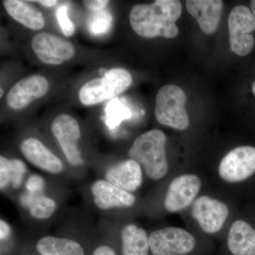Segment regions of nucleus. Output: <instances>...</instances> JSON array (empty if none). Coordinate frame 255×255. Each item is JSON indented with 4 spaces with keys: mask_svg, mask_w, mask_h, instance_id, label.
Instances as JSON below:
<instances>
[{
    "mask_svg": "<svg viewBox=\"0 0 255 255\" xmlns=\"http://www.w3.org/2000/svg\"><path fill=\"white\" fill-rule=\"evenodd\" d=\"M106 179L123 190L133 192L142 184L141 166L133 159H127L111 167L107 171Z\"/></svg>",
    "mask_w": 255,
    "mask_h": 255,
    "instance_id": "nucleus-16",
    "label": "nucleus"
},
{
    "mask_svg": "<svg viewBox=\"0 0 255 255\" xmlns=\"http://www.w3.org/2000/svg\"><path fill=\"white\" fill-rule=\"evenodd\" d=\"M51 129L68 162L73 166L83 164L78 147L81 129L78 121L69 114H60L53 120Z\"/></svg>",
    "mask_w": 255,
    "mask_h": 255,
    "instance_id": "nucleus-8",
    "label": "nucleus"
},
{
    "mask_svg": "<svg viewBox=\"0 0 255 255\" xmlns=\"http://www.w3.org/2000/svg\"><path fill=\"white\" fill-rule=\"evenodd\" d=\"M0 91H1V94H0V97H1H1H2V96L3 95H4V91H3V89L1 88H0Z\"/></svg>",
    "mask_w": 255,
    "mask_h": 255,
    "instance_id": "nucleus-33",
    "label": "nucleus"
},
{
    "mask_svg": "<svg viewBox=\"0 0 255 255\" xmlns=\"http://www.w3.org/2000/svg\"><path fill=\"white\" fill-rule=\"evenodd\" d=\"M231 255H255V230L243 220L233 223L227 238Z\"/></svg>",
    "mask_w": 255,
    "mask_h": 255,
    "instance_id": "nucleus-17",
    "label": "nucleus"
},
{
    "mask_svg": "<svg viewBox=\"0 0 255 255\" xmlns=\"http://www.w3.org/2000/svg\"><path fill=\"white\" fill-rule=\"evenodd\" d=\"M201 181L194 174H183L169 184L164 205L170 213L182 211L190 205L199 194Z\"/></svg>",
    "mask_w": 255,
    "mask_h": 255,
    "instance_id": "nucleus-12",
    "label": "nucleus"
},
{
    "mask_svg": "<svg viewBox=\"0 0 255 255\" xmlns=\"http://www.w3.org/2000/svg\"><path fill=\"white\" fill-rule=\"evenodd\" d=\"M112 22V16L109 11L105 9L95 11L89 19V29L94 34H105L110 31Z\"/></svg>",
    "mask_w": 255,
    "mask_h": 255,
    "instance_id": "nucleus-24",
    "label": "nucleus"
},
{
    "mask_svg": "<svg viewBox=\"0 0 255 255\" xmlns=\"http://www.w3.org/2000/svg\"><path fill=\"white\" fill-rule=\"evenodd\" d=\"M228 24L231 51L239 56L250 54L255 46L252 33L255 29V18L251 9L243 5L233 8Z\"/></svg>",
    "mask_w": 255,
    "mask_h": 255,
    "instance_id": "nucleus-5",
    "label": "nucleus"
},
{
    "mask_svg": "<svg viewBox=\"0 0 255 255\" xmlns=\"http://www.w3.org/2000/svg\"><path fill=\"white\" fill-rule=\"evenodd\" d=\"M20 149L28 162L38 168L52 174L63 171L62 161L38 139L29 137L23 140Z\"/></svg>",
    "mask_w": 255,
    "mask_h": 255,
    "instance_id": "nucleus-15",
    "label": "nucleus"
},
{
    "mask_svg": "<svg viewBox=\"0 0 255 255\" xmlns=\"http://www.w3.org/2000/svg\"><path fill=\"white\" fill-rule=\"evenodd\" d=\"M31 47L37 58L46 65H60L71 60L75 54L70 42L46 32L35 35Z\"/></svg>",
    "mask_w": 255,
    "mask_h": 255,
    "instance_id": "nucleus-9",
    "label": "nucleus"
},
{
    "mask_svg": "<svg viewBox=\"0 0 255 255\" xmlns=\"http://www.w3.org/2000/svg\"><path fill=\"white\" fill-rule=\"evenodd\" d=\"M130 117V112L126 106L115 100L107 108V124L110 128L118 127L122 121Z\"/></svg>",
    "mask_w": 255,
    "mask_h": 255,
    "instance_id": "nucleus-23",
    "label": "nucleus"
},
{
    "mask_svg": "<svg viewBox=\"0 0 255 255\" xmlns=\"http://www.w3.org/2000/svg\"><path fill=\"white\" fill-rule=\"evenodd\" d=\"M49 82L43 75L26 77L11 87L6 95V104L12 110H23L44 97L49 91Z\"/></svg>",
    "mask_w": 255,
    "mask_h": 255,
    "instance_id": "nucleus-11",
    "label": "nucleus"
},
{
    "mask_svg": "<svg viewBox=\"0 0 255 255\" xmlns=\"http://www.w3.org/2000/svg\"><path fill=\"white\" fill-rule=\"evenodd\" d=\"M26 167L22 161L18 159H7L0 157V187L4 189L11 184L14 189L21 187Z\"/></svg>",
    "mask_w": 255,
    "mask_h": 255,
    "instance_id": "nucleus-21",
    "label": "nucleus"
},
{
    "mask_svg": "<svg viewBox=\"0 0 255 255\" xmlns=\"http://www.w3.org/2000/svg\"><path fill=\"white\" fill-rule=\"evenodd\" d=\"M95 205L102 210L130 207L135 201L131 193L123 190L107 180H99L92 187Z\"/></svg>",
    "mask_w": 255,
    "mask_h": 255,
    "instance_id": "nucleus-14",
    "label": "nucleus"
},
{
    "mask_svg": "<svg viewBox=\"0 0 255 255\" xmlns=\"http://www.w3.org/2000/svg\"><path fill=\"white\" fill-rule=\"evenodd\" d=\"M110 1L107 0H85L83 4L87 9L93 11H100L107 7Z\"/></svg>",
    "mask_w": 255,
    "mask_h": 255,
    "instance_id": "nucleus-27",
    "label": "nucleus"
},
{
    "mask_svg": "<svg viewBox=\"0 0 255 255\" xmlns=\"http://www.w3.org/2000/svg\"><path fill=\"white\" fill-rule=\"evenodd\" d=\"M68 6L62 5L57 11V18L60 27L65 36L70 37L75 33V27L73 21H70L68 15Z\"/></svg>",
    "mask_w": 255,
    "mask_h": 255,
    "instance_id": "nucleus-25",
    "label": "nucleus"
},
{
    "mask_svg": "<svg viewBox=\"0 0 255 255\" xmlns=\"http://www.w3.org/2000/svg\"><path fill=\"white\" fill-rule=\"evenodd\" d=\"M166 141L165 134L153 129L139 135L128 150L130 159L136 161L147 177L154 180L162 179L168 172Z\"/></svg>",
    "mask_w": 255,
    "mask_h": 255,
    "instance_id": "nucleus-2",
    "label": "nucleus"
},
{
    "mask_svg": "<svg viewBox=\"0 0 255 255\" xmlns=\"http://www.w3.org/2000/svg\"><path fill=\"white\" fill-rule=\"evenodd\" d=\"M36 249L41 255H85L78 242L53 236L42 238L37 243Z\"/></svg>",
    "mask_w": 255,
    "mask_h": 255,
    "instance_id": "nucleus-20",
    "label": "nucleus"
},
{
    "mask_svg": "<svg viewBox=\"0 0 255 255\" xmlns=\"http://www.w3.org/2000/svg\"><path fill=\"white\" fill-rule=\"evenodd\" d=\"M251 8L252 12L254 15L255 18V0H253L251 2Z\"/></svg>",
    "mask_w": 255,
    "mask_h": 255,
    "instance_id": "nucleus-31",
    "label": "nucleus"
},
{
    "mask_svg": "<svg viewBox=\"0 0 255 255\" xmlns=\"http://www.w3.org/2000/svg\"><path fill=\"white\" fill-rule=\"evenodd\" d=\"M255 173V147L239 146L230 151L219 164V174L230 183L243 182Z\"/></svg>",
    "mask_w": 255,
    "mask_h": 255,
    "instance_id": "nucleus-7",
    "label": "nucleus"
},
{
    "mask_svg": "<svg viewBox=\"0 0 255 255\" xmlns=\"http://www.w3.org/2000/svg\"><path fill=\"white\" fill-rule=\"evenodd\" d=\"M186 102L187 96L181 87L174 85L161 87L156 95L155 116L157 122L177 130H186L189 125Z\"/></svg>",
    "mask_w": 255,
    "mask_h": 255,
    "instance_id": "nucleus-4",
    "label": "nucleus"
},
{
    "mask_svg": "<svg viewBox=\"0 0 255 255\" xmlns=\"http://www.w3.org/2000/svg\"><path fill=\"white\" fill-rule=\"evenodd\" d=\"M56 203L53 199L45 196H36L28 210L32 217L36 219H47L56 210Z\"/></svg>",
    "mask_w": 255,
    "mask_h": 255,
    "instance_id": "nucleus-22",
    "label": "nucleus"
},
{
    "mask_svg": "<svg viewBox=\"0 0 255 255\" xmlns=\"http://www.w3.org/2000/svg\"><path fill=\"white\" fill-rule=\"evenodd\" d=\"M36 2L39 3V4L46 6V7H52V6L56 5L58 1H55V0H40V1H36Z\"/></svg>",
    "mask_w": 255,
    "mask_h": 255,
    "instance_id": "nucleus-30",
    "label": "nucleus"
},
{
    "mask_svg": "<svg viewBox=\"0 0 255 255\" xmlns=\"http://www.w3.org/2000/svg\"><path fill=\"white\" fill-rule=\"evenodd\" d=\"M26 187L28 193L34 194V195H38L44 189V179L40 176L33 174L28 178L27 182H26Z\"/></svg>",
    "mask_w": 255,
    "mask_h": 255,
    "instance_id": "nucleus-26",
    "label": "nucleus"
},
{
    "mask_svg": "<svg viewBox=\"0 0 255 255\" xmlns=\"http://www.w3.org/2000/svg\"><path fill=\"white\" fill-rule=\"evenodd\" d=\"M92 255H117V254L111 247L102 246L97 248Z\"/></svg>",
    "mask_w": 255,
    "mask_h": 255,
    "instance_id": "nucleus-28",
    "label": "nucleus"
},
{
    "mask_svg": "<svg viewBox=\"0 0 255 255\" xmlns=\"http://www.w3.org/2000/svg\"><path fill=\"white\" fill-rule=\"evenodd\" d=\"M252 90H253V94H254V95L255 96V81L253 82V88H252Z\"/></svg>",
    "mask_w": 255,
    "mask_h": 255,
    "instance_id": "nucleus-32",
    "label": "nucleus"
},
{
    "mask_svg": "<svg viewBox=\"0 0 255 255\" xmlns=\"http://www.w3.org/2000/svg\"><path fill=\"white\" fill-rule=\"evenodd\" d=\"M186 6L206 34H212L219 28L223 10L221 0H188Z\"/></svg>",
    "mask_w": 255,
    "mask_h": 255,
    "instance_id": "nucleus-13",
    "label": "nucleus"
},
{
    "mask_svg": "<svg viewBox=\"0 0 255 255\" xmlns=\"http://www.w3.org/2000/svg\"><path fill=\"white\" fill-rule=\"evenodd\" d=\"M191 214L204 232L214 234L223 228L229 216V209L222 201L202 196L193 204Z\"/></svg>",
    "mask_w": 255,
    "mask_h": 255,
    "instance_id": "nucleus-10",
    "label": "nucleus"
},
{
    "mask_svg": "<svg viewBox=\"0 0 255 255\" xmlns=\"http://www.w3.org/2000/svg\"><path fill=\"white\" fill-rule=\"evenodd\" d=\"M132 81L131 74L126 69H112L101 78L92 79L82 85L79 91V100L87 107L98 105L123 93Z\"/></svg>",
    "mask_w": 255,
    "mask_h": 255,
    "instance_id": "nucleus-3",
    "label": "nucleus"
},
{
    "mask_svg": "<svg viewBox=\"0 0 255 255\" xmlns=\"http://www.w3.org/2000/svg\"><path fill=\"white\" fill-rule=\"evenodd\" d=\"M10 234V228L9 225L4 221H0V238L1 241L6 239L9 237Z\"/></svg>",
    "mask_w": 255,
    "mask_h": 255,
    "instance_id": "nucleus-29",
    "label": "nucleus"
},
{
    "mask_svg": "<svg viewBox=\"0 0 255 255\" xmlns=\"http://www.w3.org/2000/svg\"><path fill=\"white\" fill-rule=\"evenodd\" d=\"M182 11V4L178 0H156L151 4L134 5L129 21L132 30L142 38H174L179 33L175 22Z\"/></svg>",
    "mask_w": 255,
    "mask_h": 255,
    "instance_id": "nucleus-1",
    "label": "nucleus"
},
{
    "mask_svg": "<svg viewBox=\"0 0 255 255\" xmlns=\"http://www.w3.org/2000/svg\"><path fill=\"white\" fill-rule=\"evenodd\" d=\"M124 255H149V236L145 230L134 224L124 226L122 231Z\"/></svg>",
    "mask_w": 255,
    "mask_h": 255,
    "instance_id": "nucleus-19",
    "label": "nucleus"
},
{
    "mask_svg": "<svg viewBox=\"0 0 255 255\" xmlns=\"http://www.w3.org/2000/svg\"><path fill=\"white\" fill-rule=\"evenodd\" d=\"M152 255H191L196 251V238L190 233L176 227L157 230L149 236Z\"/></svg>",
    "mask_w": 255,
    "mask_h": 255,
    "instance_id": "nucleus-6",
    "label": "nucleus"
},
{
    "mask_svg": "<svg viewBox=\"0 0 255 255\" xmlns=\"http://www.w3.org/2000/svg\"><path fill=\"white\" fill-rule=\"evenodd\" d=\"M3 5L7 14L25 27L38 31L44 27L43 14L28 1L21 0H4Z\"/></svg>",
    "mask_w": 255,
    "mask_h": 255,
    "instance_id": "nucleus-18",
    "label": "nucleus"
}]
</instances>
